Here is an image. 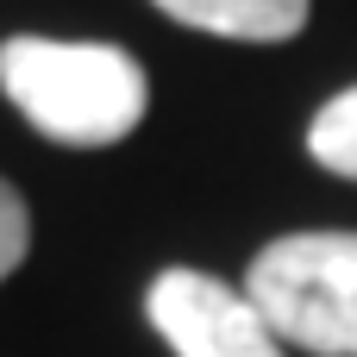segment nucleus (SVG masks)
Wrapping results in <instances>:
<instances>
[{"mask_svg":"<svg viewBox=\"0 0 357 357\" xmlns=\"http://www.w3.org/2000/svg\"><path fill=\"white\" fill-rule=\"evenodd\" d=\"M25 245H31V213H25V195L0 176V282L25 264Z\"/></svg>","mask_w":357,"mask_h":357,"instance_id":"6","label":"nucleus"},{"mask_svg":"<svg viewBox=\"0 0 357 357\" xmlns=\"http://www.w3.org/2000/svg\"><path fill=\"white\" fill-rule=\"evenodd\" d=\"M144 314L176 357H289L251 295L207 270H163L144 295Z\"/></svg>","mask_w":357,"mask_h":357,"instance_id":"3","label":"nucleus"},{"mask_svg":"<svg viewBox=\"0 0 357 357\" xmlns=\"http://www.w3.org/2000/svg\"><path fill=\"white\" fill-rule=\"evenodd\" d=\"M6 100L56 144L100 151L138 132L151 82L119 44H63V38H6L0 44Z\"/></svg>","mask_w":357,"mask_h":357,"instance_id":"1","label":"nucleus"},{"mask_svg":"<svg viewBox=\"0 0 357 357\" xmlns=\"http://www.w3.org/2000/svg\"><path fill=\"white\" fill-rule=\"evenodd\" d=\"M176 25L238 38V44H282L307 25L314 0H157Z\"/></svg>","mask_w":357,"mask_h":357,"instance_id":"4","label":"nucleus"},{"mask_svg":"<svg viewBox=\"0 0 357 357\" xmlns=\"http://www.w3.org/2000/svg\"><path fill=\"white\" fill-rule=\"evenodd\" d=\"M245 295L282 345L357 357V232H289L264 245Z\"/></svg>","mask_w":357,"mask_h":357,"instance_id":"2","label":"nucleus"},{"mask_svg":"<svg viewBox=\"0 0 357 357\" xmlns=\"http://www.w3.org/2000/svg\"><path fill=\"white\" fill-rule=\"evenodd\" d=\"M307 151H314L320 169L351 176V182H357V88L333 94V100L314 113V126H307Z\"/></svg>","mask_w":357,"mask_h":357,"instance_id":"5","label":"nucleus"}]
</instances>
